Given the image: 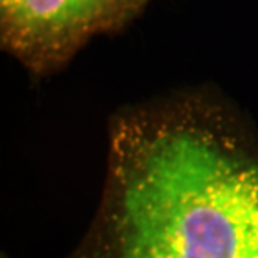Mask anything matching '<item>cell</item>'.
I'll list each match as a JSON object with an SVG mask.
<instances>
[{"instance_id":"cell-1","label":"cell","mask_w":258,"mask_h":258,"mask_svg":"<svg viewBox=\"0 0 258 258\" xmlns=\"http://www.w3.org/2000/svg\"><path fill=\"white\" fill-rule=\"evenodd\" d=\"M67 258H258V129L218 89L126 106L106 181Z\"/></svg>"},{"instance_id":"cell-2","label":"cell","mask_w":258,"mask_h":258,"mask_svg":"<svg viewBox=\"0 0 258 258\" xmlns=\"http://www.w3.org/2000/svg\"><path fill=\"white\" fill-rule=\"evenodd\" d=\"M151 0H0V47L34 79L54 76L97 35L126 29Z\"/></svg>"},{"instance_id":"cell-3","label":"cell","mask_w":258,"mask_h":258,"mask_svg":"<svg viewBox=\"0 0 258 258\" xmlns=\"http://www.w3.org/2000/svg\"><path fill=\"white\" fill-rule=\"evenodd\" d=\"M2 258H9V256H5V255H2Z\"/></svg>"}]
</instances>
